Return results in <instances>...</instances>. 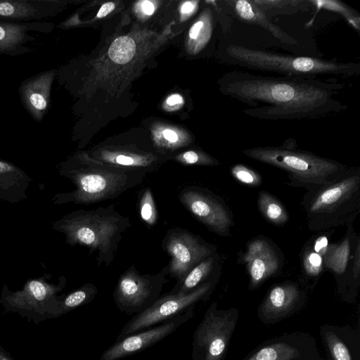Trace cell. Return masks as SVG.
I'll return each instance as SVG.
<instances>
[{
	"mask_svg": "<svg viewBox=\"0 0 360 360\" xmlns=\"http://www.w3.org/2000/svg\"><path fill=\"white\" fill-rule=\"evenodd\" d=\"M344 85L302 77H272L231 71L219 80L226 96L250 108L243 112L259 120H309L337 114L347 105L335 97Z\"/></svg>",
	"mask_w": 360,
	"mask_h": 360,
	"instance_id": "obj_1",
	"label": "cell"
},
{
	"mask_svg": "<svg viewBox=\"0 0 360 360\" xmlns=\"http://www.w3.org/2000/svg\"><path fill=\"white\" fill-rule=\"evenodd\" d=\"M225 53L232 65L284 76L317 79L321 75L349 77L360 73V65L354 62L278 53L235 44L226 46Z\"/></svg>",
	"mask_w": 360,
	"mask_h": 360,
	"instance_id": "obj_2",
	"label": "cell"
},
{
	"mask_svg": "<svg viewBox=\"0 0 360 360\" xmlns=\"http://www.w3.org/2000/svg\"><path fill=\"white\" fill-rule=\"evenodd\" d=\"M286 140L281 146L255 147L243 153L252 159L286 171L297 186L318 189L342 177L345 166L338 162L304 151Z\"/></svg>",
	"mask_w": 360,
	"mask_h": 360,
	"instance_id": "obj_3",
	"label": "cell"
},
{
	"mask_svg": "<svg viewBox=\"0 0 360 360\" xmlns=\"http://www.w3.org/2000/svg\"><path fill=\"white\" fill-rule=\"evenodd\" d=\"M72 240L96 252L98 266H108L114 260L123 233L131 226L129 218L113 205L79 211L71 221Z\"/></svg>",
	"mask_w": 360,
	"mask_h": 360,
	"instance_id": "obj_4",
	"label": "cell"
},
{
	"mask_svg": "<svg viewBox=\"0 0 360 360\" xmlns=\"http://www.w3.org/2000/svg\"><path fill=\"white\" fill-rule=\"evenodd\" d=\"M72 172L77 186L72 198L79 203L92 204L116 198L142 184L143 170L121 167L83 157Z\"/></svg>",
	"mask_w": 360,
	"mask_h": 360,
	"instance_id": "obj_5",
	"label": "cell"
},
{
	"mask_svg": "<svg viewBox=\"0 0 360 360\" xmlns=\"http://www.w3.org/2000/svg\"><path fill=\"white\" fill-rule=\"evenodd\" d=\"M167 264L155 274H141L134 264L119 277L112 296L120 311L127 314H139L156 302L168 282Z\"/></svg>",
	"mask_w": 360,
	"mask_h": 360,
	"instance_id": "obj_6",
	"label": "cell"
},
{
	"mask_svg": "<svg viewBox=\"0 0 360 360\" xmlns=\"http://www.w3.org/2000/svg\"><path fill=\"white\" fill-rule=\"evenodd\" d=\"M237 310L212 303L193 335L192 360H223L237 323Z\"/></svg>",
	"mask_w": 360,
	"mask_h": 360,
	"instance_id": "obj_7",
	"label": "cell"
},
{
	"mask_svg": "<svg viewBox=\"0 0 360 360\" xmlns=\"http://www.w3.org/2000/svg\"><path fill=\"white\" fill-rule=\"evenodd\" d=\"M359 175L342 176L337 181L316 190L305 202V209L311 229H322L334 222L349 205H354L359 191Z\"/></svg>",
	"mask_w": 360,
	"mask_h": 360,
	"instance_id": "obj_8",
	"label": "cell"
},
{
	"mask_svg": "<svg viewBox=\"0 0 360 360\" xmlns=\"http://www.w3.org/2000/svg\"><path fill=\"white\" fill-rule=\"evenodd\" d=\"M212 288V283L205 282L187 294L168 292L160 296L150 307L135 314L127 322L115 341L160 324L188 310L194 309L198 302L205 300L209 295Z\"/></svg>",
	"mask_w": 360,
	"mask_h": 360,
	"instance_id": "obj_9",
	"label": "cell"
},
{
	"mask_svg": "<svg viewBox=\"0 0 360 360\" xmlns=\"http://www.w3.org/2000/svg\"><path fill=\"white\" fill-rule=\"evenodd\" d=\"M162 248L170 257L169 275L180 283L190 271L215 252V248L198 236L180 227L168 229Z\"/></svg>",
	"mask_w": 360,
	"mask_h": 360,
	"instance_id": "obj_10",
	"label": "cell"
},
{
	"mask_svg": "<svg viewBox=\"0 0 360 360\" xmlns=\"http://www.w3.org/2000/svg\"><path fill=\"white\" fill-rule=\"evenodd\" d=\"M181 205L210 231L228 236L232 219L227 207L207 188L189 186L183 188L179 195Z\"/></svg>",
	"mask_w": 360,
	"mask_h": 360,
	"instance_id": "obj_11",
	"label": "cell"
},
{
	"mask_svg": "<svg viewBox=\"0 0 360 360\" xmlns=\"http://www.w3.org/2000/svg\"><path fill=\"white\" fill-rule=\"evenodd\" d=\"M193 315V309H191L160 324L115 341L102 354L100 360H119L141 352L173 333Z\"/></svg>",
	"mask_w": 360,
	"mask_h": 360,
	"instance_id": "obj_12",
	"label": "cell"
},
{
	"mask_svg": "<svg viewBox=\"0 0 360 360\" xmlns=\"http://www.w3.org/2000/svg\"><path fill=\"white\" fill-rule=\"evenodd\" d=\"M56 74V70L37 73L23 80L18 88L22 105L37 122H41L50 107L51 88Z\"/></svg>",
	"mask_w": 360,
	"mask_h": 360,
	"instance_id": "obj_13",
	"label": "cell"
},
{
	"mask_svg": "<svg viewBox=\"0 0 360 360\" xmlns=\"http://www.w3.org/2000/svg\"><path fill=\"white\" fill-rule=\"evenodd\" d=\"M53 25L46 21L17 22L0 20V55L17 56L33 51L26 44L35 37L31 32L48 34Z\"/></svg>",
	"mask_w": 360,
	"mask_h": 360,
	"instance_id": "obj_14",
	"label": "cell"
},
{
	"mask_svg": "<svg viewBox=\"0 0 360 360\" xmlns=\"http://www.w3.org/2000/svg\"><path fill=\"white\" fill-rule=\"evenodd\" d=\"M61 6L58 0H0V20L40 22L55 15Z\"/></svg>",
	"mask_w": 360,
	"mask_h": 360,
	"instance_id": "obj_15",
	"label": "cell"
},
{
	"mask_svg": "<svg viewBox=\"0 0 360 360\" xmlns=\"http://www.w3.org/2000/svg\"><path fill=\"white\" fill-rule=\"evenodd\" d=\"M243 261L246 264L252 288L274 275L279 267L276 251L263 239H255L248 243Z\"/></svg>",
	"mask_w": 360,
	"mask_h": 360,
	"instance_id": "obj_16",
	"label": "cell"
},
{
	"mask_svg": "<svg viewBox=\"0 0 360 360\" xmlns=\"http://www.w3.org/2000/svg\"><path fill=\"white\" fill-rule=\"evenodd\" d=\"M227 3L236 17L242 22L263 28L285 45L298 44L295 38L274 23L252 0H231Z\"/></svg>",
	"mask_w": 360,
	"mask_h": 360,
	"instance_id": "obj_17",
	"label": "cell"
},
{
	"mask_svg": "<svg viewBox=\"0 0 360 360\" xmlns=\"http://www.w3.org/2000/svg\"><path fill=\"white\" fill-rule=\"evenodd\" d=\"M300 297V290L294 284L276 285L262 302L259 309L260 314L268 322L281 319L292 309Z\"/></svg>",
	"mask_w": 360,
	"mask_h": 360,
	"instance_id": "obj_18",
	"label": "cell"
},
{
	"mask_svg": "<svg viewBox=\"0 0 360 360\" xmlns=\"http://www.w3.org/2000/svg\"><path fill=\"white\" fill-rule=\"evenodd\" d=\"M214 262L215 258L213 254L192 269L184 280L180 283L175 284L169 292L178 295L187 294L205 283V280L213 269Z\"/></svg>",
	"mask_w": 360,
	"mask_h": 360,
	"instance_id": "obj_19",
	"label": "cell"
},
{
	"mask_svg": "<svg viewBox=\"0 0 360 360\" xmlns=\"http://www.w3.org/2000/svg\"><path fill=\"white\" fill-rule=\"evenodd\" d=\"M268 16L290 15L309 10L312 5L309 0H252Z\"/></svg>",
	"mask_w": 360,
	"mask_h": 360,
	"instance_id": "obj_20",
	"label": "cell"
},
{
	"mask_svg": "<svg viewBox=\"0 0 360 360\" xmlns=\"http://www.w3.org/2000/svg\"><path fill=\"white\" fill-rule=\"evenodd\" d=\"M257 205L262 216L270 223L281 226L288 220V214L284 206L271 194L260 191Z\"/></svg>",
	"mask_w": 360,
	"mask_h": 360,
	"instance_id": "obj_21",
	"label": "cell"
},
{
	"mask_svg": "<svg viewBox=\"0 0 360 360\" xmlns=\"http://www.w3.org/2000/svg\"><path fill=\"white\" fill-rule=\"evenodd\" d=\"M350 252V243L348 238L338 244L329 245L323 257V264L326 267L337 274L345 272Z\"/></svg>",
	"mask_w": 360,
	"mask_h": 360,
	"instance_id": "obj_22",
	"label": "cell"
},
{
	"mask_svg": "<svg viewBox=\"0 0 360 360\" xmlns=\"http://www.w3.org/2000/svg\"><path fill=\"white\" fill-rule=\"evenodd\" d=\"M98 289L93 283H86L82 287L70 293L61 300L59 307V315L63 316L81 306L89 304L96 297Z\"/></svg>",
	"mask_w": 360,
	"mask_h": 360,
	"instance_id": "obj_23",
	"label": "cell"
},
{
	"mask_svg": "<svg viewBox=\"0 0 360 360\" xmlns=\"http://www.w3.org/2000/svg\"><path fill=\"white\" fill-rule=\"evenodd\" d=\"M309 1L318 10L324 9L339 14L354 29L360 30L359 13L344 2L339 0H309Z\"/></svg>",
	"mask_w": 360,
	"mask_h": 360,
	"instance_id": "obj_24",
	"label": "cell"
},
{
	"mask_svg": "<svg viewBox=\"0 0 360 360\" xmlns=\"http://www.w3.org/2000/svg\"><path fill=\"white\" fill-rule=\"evenodd\" d=\"M299 355L300 352L296 347L278 342L264 346L248 360H292Z\"/></svg>",
	"mask_w": 360,
	"mask_h": 360,
	"instance_id": "obj_25",
	"label": "cell"
},
{
	"mask_svg": "<svg viewBox=\"0 0 360 360\" xmlns=\"http://www.w3.org/2000/svg\"><path fill=\"white\" fill-rule=\"evenodd\" d=\"M136 46L129 37H120L115 39L108 49L110 58L118 64L129 62L134 56Z\"/></svg>",
	"mask_w": 360,
	"mask_h": 360,
	"instance_id": "obj_26",
	"label": "cell"
},
{
	"mask_svg": "<svg viewBox=\"0 0 360 360\" xmlns=\"http://www.w3.org/2000/svg\"><path fill=\"white\" fill-rule=\"evenodd\" d=\"M139 212L142 220L148 226H153L157 221V210L150 187L143 191L139 201Z\"/></svg>",
	"mask_w": 360,
	"mask_h": 360,
	"instance_id": "obj_27",
	"label": "cell"
},
{
	"mask_svg": "<svg viewBox=\"0 0 360 360\" xmlns=\"http://www.w3.org/2000/svg\"><path fill=\"white\" fill-rule=\"evenodd\" d=\"M231 174L238 181L248 186H258L262 184L261 176L257 172L241 164L233 166Z\"/></svg>",
	"mask_w": 360,
	"mask_h": 360,
	"instance_id": "obj_28",
	"label": "cell"
},
{
	"mask_svg": "<svg viewBox=\"0 0 360 360\" xmlns=\"http://www.w3.org/2000/svg\"><path fill=\"white\" fill-rule=\"evenodd\" d=\"M325 338L333 360H352L348 349L335 333L328 332Z\"/></svg>",
	"mask_w": 360,
	"mask_h": 360,
	"instance_id": "obj_29",
	"label": "cell"
},
{
	"mask_svg": "<svg viewBox=\"0 0 360 360\" xmlns=\"http://www.w3.org/2000/svg\"><path fill=\"white\" fill-rule=\"evenodd\" d=\"M182 164L186 165H216L219 162L212 157L202 154L195 150H188L184 152L179 157L176 158Z\"/></svg>",
	"mask_w": 360,
	"mask_h": 360,
	"instance_id": "obj_30",
	"label": "cell"
},
{
	"mask_svg": "<svg viewBox=\"0 0 360 360\" xmlns=\"http://www.w3.org/2000/svg\"><path fill=\"white\" fill-rule=\"evenodd\" d=\"M323 257L314 250L307 252L304 256V269L309 276H316L319 275L323 269Z\"/></svg>",
	"mask_w": 360,
	"mask_h": 360,
	"instance_id": "obj_31",
	"label": "cell"
},
{
	"mask_svg": "<svg viewBox=\"0 0 360 360\" xmlns=\"http://www.w3.org/2000/svg\"><path fill=\"white\" fill-rule=\"evenodd\" d=\"M328 245H329L327 238L325 236H321L318 238L314 243V251L323 257L327 251Z\"/></svg>",
	"mask_w": 360,
	"mask_h": 360,
	"instance_id": "obj_32",
	"label": "cell"
},
{
	"mask_svg": "<svg viewBox=\"0 0 360 360\" xmlns=\"http://www.w3.org/2000/svg\"><path fill=\"white\" fill-rule=\"evenodd\" d=\"M209 20H198L191 28L189 37L191 39H196L201 34V31Z\"/></svg>",
	"mask_w": 360,
	"mask_h": 360,
	"instance_id": "obj_33",
	"label": "cell"
},
{
	"mask_svg": "<svg viewBox=\"0 0 360 360\" xmlns=\"http://www.w3.org/2000/svg\"><path fill=\"white\" fill-rule=\"evenodd\" d=\"M115 4L112 2H108L104 4L97 13V18H101L106 16L115 8Z\"/></svg>",
	"mask_w": 360,
	"mask_h": 360,
	"instance_id": "obj_34",
	"label": "cell"
},
{
	"mask_svg": "<svg viewBox=\"0 0 360 360\" xmlns=\"http://www.w3.org/2000/svg\"><path fill=\"white\" fill-rule=\"evenodd\" d=\"M359 242L358 241L356 248V252L354 256V274L355 277H358L359 274V267H360V259H359Z\"/></svg>",
	"mask_w": 360,
	"mask_h": 360,
	"instance_id": "obj_35",
	"label": "cell"
},
{
	"mask_svg": "<svg viewBox=\"0 0 360 360\" xmlns=\"http://www.w3.org/2000/svg\"><path fill=\"white\" fill-rule=\"evenodd\" d=\"M162 134L164 138L171 143H175L179 139L177 134L172 130L165 129Z\"/></svg>",
	"mask_w": 360,
	"mask_h": 360,
	"instance_id": "obj_36",
	"label": "cell"
},
{
	"mask_svg": "<svg viewBox=\"0 0 360 360\" xmlns=\"http://www.w3.org/2000/svg\"><path fill=\"white\" fill-rule=\"evenodd\" d=\"M143 13L146 15H152L154 12L155 7L153 4L150 1H144L141 5Z\"/></svg>",
	"mask_w": 360,
	"mask_h": 360,
	"instance_id": "obj_37",
	"label": "cell"
},
{
	"mask_svg": "<svg viewBox=\"0 0 360 360\" xmlns=\"http://www.w3.org/2000/svg\"><path fill=\"white\" fill-rule=\"evenodd\" d=\"M166 102L167 105L172 106L176 104L182 103L183 98L179 94H173L167 98Z\"/></svg>",
	"mask_w": 360,
	"mask_h": 360,
	"instance_id": "obj_38",
	"label": "cell"
},
{
	"mask_svg": "<svg viewBox=\"0 0 360 360\" xmlns=\"http://www.w3.org/2000/svg\"><path fill=\"white\" fill-rule=\"evenodd\" d=\"M196 2L186 1L185 2L181 8V13H188L193 11L195 7Z\"/></svg>",
	"mask_w": 360,
	"mask_h": 360,
	"instance_id": "obj_39",
	"label": "cell"
},
{
	"mask_svg": "<svg viewBox=\"0 0 360 360\" xmlns=\"http://www.w3.org/2000/svg\"><path fill=\"white\" fill-rule=\"evenodd\" d=\"M0 360H15L11 354L0 345Z\"/></svg>",
	"mask_w": 360,
	"mask_h": 360,
	"instance_id": "obj_40",
	"label": "cell"
},
{
	"mask_svg": "<svg viewBox=\"0 0 360 360\" xmlns=\"http://www.w3.org/2000/svg\"><path fill=\"white\" fill-rule=\"evenodd\" d=\"M13 169V167L4 162L0 161V171H9Z\"/></svg>",
	"mask_w": 360,
	"mask_h": 360,
	"instance_id": "obj_41",
	"label": "cell"
}]
</instances>
